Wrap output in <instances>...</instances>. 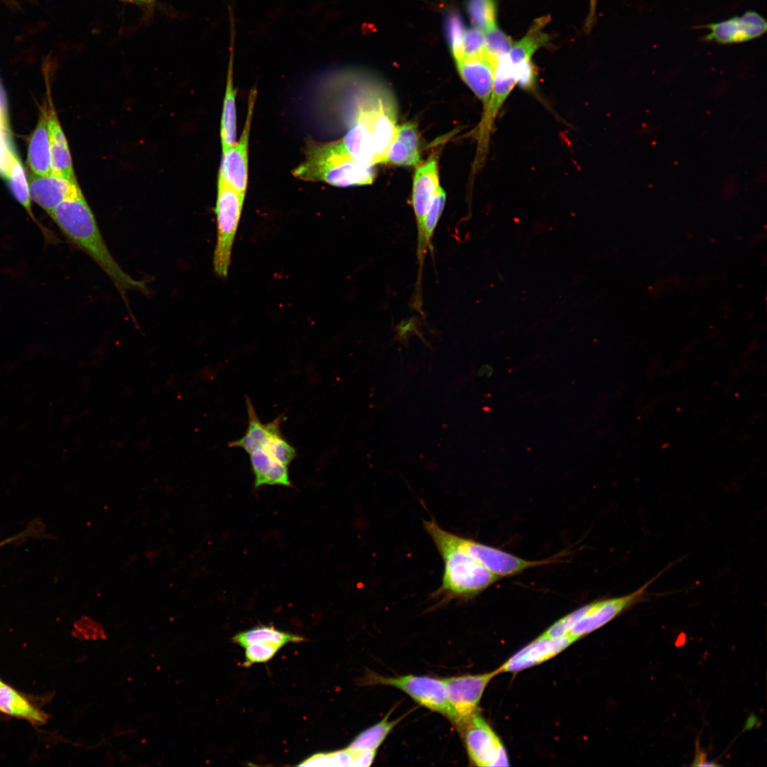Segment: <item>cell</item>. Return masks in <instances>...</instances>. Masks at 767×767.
<instances>
[{
	"label": "cell",
	"mask_w": 767,
	"mask_h": 767,
	"mask_svg": "<svg viewBox=\"0 0 767 767\" xmlns=\"http://www.w3.org/2000/svg\"><path fill=\"white\" fill-rule=\"evenodd\" d=\"M136 1L143 2V3H150V2H153L155 0H136Z\"/></svg>",
	"instance_id": "7bdbcfd3"
},
{
	"label": "cell",
	"mask_w": 767,
	"mask_h": 767,
	"mask_svg": "<svg viewBox=\"0 0 767 767\" xmlns=\"http://www.w3.org/2000/svg\"><path fill=\"white\" fill-rule=\"evenodd\" d=\"M401 719L389 720V714L376 724L359 734L346 748L352 754L377 751Z\"/></svg>",
	"instance_id": "4316f807"
},
{
	"label": "cell",
	"mask_w": 767,
	"mask_h": 767,
	"mask_svg": "<svg viewBox=\"0 0 767 767\" xmlns=\"http://www.w3.org/2000/svg\"><path fill=\"white\" fill-rule=\"evenodd\" d=\"M4 175L9 180V187L14 197L24 207L33 220L40 226V229L45 232V228L36 219L32 212L28 182L23 168L16 156L13 158Z\"/></svg>",
	"instance_id": "83f0119b"
},
{
	"label": "cell",
	"mask_w": 767,
	"mask_h": 767,
	"mask_svg": "<svg viewBox=\"0 0 767 767\" xmlns=\"http://www.w3.org/2000/svg\"><path fill=\"white\" fill-rule=\"evenodd\" d=\"M466 9L475 28L486 31L496 25L495 0H467Z\"/></svg>",
	"instance_id": "f546056e"
},
{
	"label": "cell",
	"mask_w": 767,
	"mask_h": 767,
	"mask_svg": "<svg viewBox=\"0 0 767 767\" xmlns=\"http://www.w3.org/2000/svg\"><path fill=\"white\" fill-rule=\"evenodd\" d=\"M233 50H231L227 72V86L221 120V141L222 152L236 142V93L233 80Z\"/></svg>",
	"instance_id": "603a6c76"
},
{
	"label": "cell",
	"mask_w": 767,
	"mask_h": 767,
	"mask_svg": "<svg viewBox=\"0 0 767 767\" xmlns=\"http://www.w3.org/2000/svg\"><path fill=\"white\" fill-rule=\"evenodd\" d=\"M420 163V134L417 125L407 121L397 126L385 163L417 166Z\"/></svg>",
	"instance_id": "d6986e66"
},
{
	"label": "cell",
	"mask_w": 767,
	"mask_h": 767,
	"mask_svg": "<svg viewBox=\"0 0 767 767\" xmlns=\"http://www.w3.org/2000/svg\"><path fill=\"white\" fill-rule=\"evenodd\" d=\"M256 88L251 90L248 99L246 121L238 142L222 152L218 180L239 192L245 194L248 184L249 140L253 111L256 98Z\"/></svg>",
	"instance_id": "7c38bea8"
},
{
	"label": "cell",
	"mask_w": 767,
	"mask_h": 767,
	"mask_svg": "<svg viewBox=\"0 0 767 767\" xmlns=\"http://www.w3.org/2000/svg\"><path fill=\"white\" fill-rule=\"evenodd\" d=\"M0 711L10 715L27 719L35 724H41L46 719L43 712L34 707L21 695L1 681Z\"/></svg>",
	"instance_id": "cb8c5ba5"
},
{
	"label": "cell",
	"mask_w": 767,
	"mask_h": 767,
	"mask_svg": "<svg viewBox=\"0 0 767 767\" xmlns=\"http://www.w3.org/2000/svg\"><path fill=\"white\" fill-rule=\"evenodd\" d=\"M485 38L482 31L477 28H469L464 35V58L479 55L484 51Z\"/></svg>",
	"instance_id": "8d00e7d4"
},
{
	"label": "cell",
	"mask_w": 767,
	"mask_h": 767,
	"mask_svg": "<svg viewBox=\"0 0 767 767\" xmlns=\"http://www.w3.org/2000/svg\"><path fill=\"white\" fill-rule=\"evenodd\" d=\"M245 648L244 667H250L254 663L269 661L278 651L279 647L264 642L251 643Z\"/></svg>",
	"instance_id": "d590c367"
},
{
	"label": "cell",
	"mask_w": 767,
	"mask_h": 767,
	"mask_svg": "<svg viewBox=\"0 0 767 767\" xmlns=\"http://www.w3.org/2000/svg\"><path fill=\"white\" fill-rule=\"evenodd\" d=\"M50 216L63 234L97 263L122 296L130 290H146L144 282L130 276L114 259L81 190L61 202Z\"/></svg>",
	"instance_id": "7a4b0ae2"
},
{
	"label": "cell",
	"mask_w": 767,
	"mask_h": 767,
	"mask_svg": "<svg viewBox=\"0 0 767 767\" xmlns=\"http://www.w3.org/2000/svg\"><path fill=\"white\" fill-rule=\"evenodd\" d=\"M246 409L249 417L248 428L246 433L240 439L230 442L229 447L242 448L248 454L261 449L276 435L281 434V425L285 415H280L273 421L263 424L257 416L250 398L246 396Z\"/></svg>",
	"instance_id": "ffe728a7"
},
{
	"label": "cell",
	"mask_w": 767,
	"mask_h": 767,
	"mask_svg": "<svg viewBox=\"0 0 767 767\" xmlns=\"http://www.w3.org/2000/svg\"><path fill=\"white\" fill-rule=\"evenodd\" d=\"M547 18L541 17L536 20L523 38L513 45L508 53L513 64L531 60L535 52L547 44L549 36L543 30Z\"/></svg>",
	"instance_id": "484cf974"
},
{
	"label": "cell",
	"mask_w": 767,
	"mask_h": 767,
	"mask_svg": "<svg viewBox=\"0 0 767 767\" xmlns=\"http://www.w3.org/2000/svg\"><path fill=\"white\" fill-rule=\"evenodd\" d=\"M691 766H719L720 765L717 764V763H714L713 761H709L707 759V758L706 754L702 749H700V746H698V745H697L695 756L693 763H692Z\"/></svg>",
	"instance_id": "60d3db41"
},
{
	"label": "cell",
	"mask_w": 767,
	"mask_h": 767,
	"mask_svg": "<svg viewBox=\"0 0 767 767\" xmlns=\"http://www.w3.org/2000/svg\"><path fill=\"white\" fill-rule=\"evenodd\" d=\"M578 639L569 634L553 638H537L521 648L500 667L499 673H517L553 658Z\"/></svg>",
	"instance_id": "9a60e30c"
},
{
	"label": "cell",
	"mask_w": 767,
	"mask_h": 767,
	"mask_svg": "<svg viewBox=\"0 0 767 767\" xmlns=\"http://www.w3.org/2000/svg\"><path fill=\"white\" fill-rule=\"evenodd\" d=\"M28 163L34 175L51 173V160L47 121L43 112L31 136L28 149Z\"/></svg>",
	"instance_id": "7402d4cb"
},
{
	"label": "cell",
	"mask_w": 767,
	"mask_h": 767,
	"mask_svg": "<svg viewBox=\"0 0 767 767\" xmlns=\"http://www.w3.org/2000/svg\"><path fill=\"white\" fill-rule=\"evenodd\" d=\"M303 152L304 161L292 171L300 180L340 187L369 185L374 180V166L357 161L341 139L318 142L309 138Z\"/></svg>",
	"instance_id": "277c9868"
},
{
	"label": "cell",
	"mask_w": 767,
	"mask_h": 767,
	"mask_svg": "<svg viewBox=\"0 0 767 767\" xmlns=\"http://www.w3.org/2000/svg\"><path fill=\"white\" fill-rule=\"evenodd\" d=\"M337 77L347 91L342 107L347 131L341 138L345 148L363 165L385 163L398 126L394 96L380 80L364 72H342Z\"/></svg>",
	"instance_id": "6da1fadb"
},
{
	"label": "cell",
	"mask_w": 767,
	"mask_h": 767,
	"mask_svg": "<svg viewBox=\"0 0 767 767\" xmlns=\"http://www.w3.org/2000/svg\"><path fill=\"white\" fill-rule=\"evenodd\" d=\"M440 186L437 153H435L425 163L417 165L413 182L411 204L418 230L417 254L420 273L427 252L424 241V221Z\"/></svg>",
	"instance_id": "30bf717a"
},
{
	"label": "cell",
	"mask_w": 767,
	"mask_h": 767,
	"mask_svg": "<svg viewBox=\"0 0 767 767\" xmlns=\"http://www.w3.org/2000/svg\"><path fill=\"white\" fill-rule=\"evenodd\" d=\"M516 85V78L513 63L508 54L503 55L498 60L491 93L486 106L484 108L483 117L478 126V151L474 164L477 168L482 164L486 153L489 134L494 119Z\"/></svg>",
	"instance_id": "9c48e42d"
},
{
	"label": "cell",
	"mask_w": 767,
	"mask_h": 767,
	"mask_svg": "<svg viewBox=\"0 0 767 767\" xmlns=\"http://www.w3.org/2000/svg\"><path fill=\"white\" fill-rule=\"evenodd\" d=\"M261 449L286 466L296 457L295 449L283 437L282 433L271 437Z\"/></svg>",
	"instance_id": "836d02e7"
},
{
	"label": "cell",
	"mask_w": 767,
	"mask_h": 767,
	"mask_svg": "<svg viewBox=\"0 0 767 767\" xmlns=\"http://www.w3.org/2000/svg\"><path fill=\"white\" fill-rule=\"evenodd\" d=\"M596 4H597V0H591V6H590V11H595Z\"/></svg>",
	"instance_id": "b9f144b4"
},
{
	"label": "cell",
	"mask_w": 767,
	"mask_h": 767,
	"mask_svg": "<svg viewBox=\"0 0 767 767\" xmlns=\"http://www.w3.org/2000/svg\"><path fill=\"white\" fill-rule=\"evenodd\" d=\"M249 455L255 477V487L263 485L292 486L288 466L278 462L261 449L253 452Z\"/></svg>",
	"instance_id": "44dd1931"
},
{
	"label": "cell",
	"mask_w": 767,
	"mask_h": 767,
	"mask_svg": "<svg viewBox=\"0 0 767 767\" xmlns=\"http://www.w3.org/2000/svg\"><path fill=\"white\" fill-rule=\"evenodd\" d=\"M376 751H361L354 755V766H369L374 761Z\"/></svg>",
	"instance_id": "ab89813d"
},
{
	"label": "cell",
	"mask_w": 767,
	"mask_h": 767,
	"mask_svg": "<svg viewBox=\"0 0 767 767\" xmlns=\"http://www.w3.org/2000/svg\"><path fill=\"white\" fill-rule=\"evenodd\" d=\"M75 632L86 639L96 640L106 636L102 626L88 616H82L75 622Z\"/></svg>",
	"instance_id": "f35d334b"
},
{
	"label": "cell",
	"mask_w": 767,
	"mask_h": 767,
	"mask_svg": "<svg viewBox=\"0 0 767 767\" xmlns=\"http://www.w3.org/2000/svg\"><path fill=\"white\" fill-rule=\"evenodd\" d=\"M484 38L485 51L498 60L501 56L508 55L514 45L511 38L497 25L487 30Z\"/></svg>",
	"instance_id": "d6a6232c"
},
{
	"label": "cell",
	"mask_w": 767,
	"mask_h": 767,
	"mask_svg": "<svg viewBox=\"0 0 767 767\" xmlns=\"http://www.w3.org/2000/svg\"><path fill=\"white\" fill-rule=\"evenodd\" d=\"M446 202V193L440 186L427 212L423 225L424 241L427 250H433L431 240L436 226L441 217Z\"/></svg>",
	"instance_id": "4dcf8cb0"
},
{
	"label": "cell",
	"mask_w": 767,
	"mask_h": 767,
	"mask_svg": "<svg viewBox=\"0 0 767 767\" xmlns=\"http://www.w3.org/2000/svg\"><path fill=\"white\" fill-rule=\"evenodd\" d=\"M298 766H354V756L347 749L327 753H318L306 758Z\"/></svg>",
	"instance_id": "1f68e13d"
},
{
	"label": "cell",
	"mask_w": 767,
	"mask_h": 767,
	"mask_svg": "<svg viewBox=\"0 0 767 767\" xmlns=\"http://www.w3.org/2000/svg\"><path fill=\"white\" fill-rule=\"evenodd\" d=\"M500 674L497 669L476 675L443 678L453 711V724L458 731L477 712L484 692L490 681Z\"/></svg>",
	"instance_id": "ba28073f"
},
{
	"label": "cell",
	"mask_w": 767,
	"mask_h": 767,
	"mask_svg": "<svg viewBox=\"0 0 767 767\" xmlns=\"http://www.w3.org/2000/svg\"><path fill=\"white\" fill-rule=\"evenodd\" d=\"M31 200L49 215L67 197L80 190L77 180H72L53 173L33 175L29 178Z\"/></svg>",
	"instance_id": "e0dca14e"
},
{
	"label": "cell",
	"mask_w": 767,
	"mask_h": 767,
	"mask_svg": "<svg viewBox=\"0 0 767 767\" xmlns=\"http://www.w3.org/2000/svg\"><path fill=\"white\" fill-rule=\"evenodd\" d=\"M444 28L450 51L455 62L464 58V26L459 12L450 8L444 17Z\"/></svg>",
	"instance_id": "f1b7e54d"
},
{
	"label": "cell",
	"mask_w": 767,
	"mask_h": 767,
	"mask_svg": "<svg viewBox=\"0 0 767 767\" xmlns=\"http://www.w3.org/2000/svg\"><path fill=\"white\" fill-rule=\"evenodd\" d=\"M364 684L386 685L399 689L420 705L442 714L451 723H454L453 711L442 678L415 675L385 677L369 672L364 680Z\"/></svg>",
	"instance_id": "8992f818"
},
{
	"label": "cell",
	"mask_w": 767,
	"mask_h": 767,
	"mask_svg": "<svg viewBox=\"0 0 767 767\" xmlns=\"http://www.w3.org/2000/svg\"><path fill=\"white\" fill-rule=\"evenodd\" d=\"M589 607V604L584 605L576 610L566 614L561 619H558L553 624H552L548 629H547L543 633H542L538 638H553L561 637L567 635L577 621L582 617Z\"/></svg>",
	"instance_id": "e575fe53"
},
{
	"label": "cell",
	"mask_w": 767,
	"mask_h": 767,
	"mask_svg": "<svg viewBox=\"0 0 767 767\" xmlns=\"http://www.w3.org/2000/svg\"><path fill=\"white\" fill-rule=\"evenodd\" d=\"M459 545L486 570L499 578L552 562L551 559L528 560L473 539L456 535Z\"/></svg>",
	"instance_id": "4fadbf2b"
},
{
	"label": "cell",
	"mask_w": 767,
	"mask_h": 767,
	"mask_svg": "<svg viewBox=\"0 0 767 767\" xmlns=\"http://www.w3.org/2000/svg\"><path fill=\"white\" fill-rule=\"evenodd\" d=\"M50 100L45 114L49 138L51 173L75 180L67 140Z\"/></svg>",
	"instance_id": "ac0fdd59"
},
{
	"label": "cell",
	"mask_w": 767,
	"mask_h": 767,
	"mask_svg": "<svg viewBox=\"0 0 767 767\" xmlns=\"http://www.w3.org/2000/svg\"><path fill=\"white\" fill-rule=\"evenodd\" d=\"M498 59L484 51L477 55L464 58L456 62L460 77L483 104L489 99Z\"/></svg>",
	"instance_id": "2e32d148"
},
{
	"label": "cell",
	"mask_w": 767,
	"mask_h": 767,
	"mask_svg": "<svg viewBox=\"0 0 767 767\" xmlns=\"http://www.w3.org/2000/svg\"><path fill=\"white\" fill-rule=\"evenodd\" d=\"M513 65L516 78V85L525 90H533L535 85L536 73L531 60H524Z\"/></svg>",
	"instance_id": "74e56055"
},
{
	"label": "cell",
	"mask_w": 767,
	"mask_h": 767,
	"mask_svg": "<svg viewBox=\"0 0 767 767\" xmlns=\"http://www.w3.org/2000/svg\"><path fill=\"white\" fill-rule=\"evenodd\" d=\"M122 1H129V0H122Z\"/></svg>",
	"instance_id": "f6af8a7d"
},
{
	"label": "cell",
	"mask_w": 767,
	"mask_h": 767,
	"mask_svg": "<svg viewBox=\"0 0 767 767\" xmlns=\"http://www.w3.org/2000/svg\"><path fill=\"white\" fill-rule=\"evenodd\" d=\"M459 731L464 741L469 758L474 766L489 767L510 765L504 744L479 711Z\"/></svg>",
	"instance_id": "52a82bcc"
},
{
	"label": "cell",
	"mask_w": 767,
	"mask_h": 767,
	"mask_svg": "<svg viewBox=\"0 0 767 767\" xmlns=\"http://www.w3.org/2000/svg\"><path fill=\"white\" fill-rule=\"evenodd\" d=\"M702 27L709 31L704 40L722 45L741 43L760 38L766 33V19L755 11Z\"/></svg>",
	"instance_id": "5bb4252c"
},
{
	"label": "cell",
	"mask_w": 767,
	"mask_h": 767,
	"mask_svg": "<svg viewBox=\"0 0 767 767\" xmlns=\"http://www.w3.org/2000/svg\"><path fill=\"white\" fill-rule=\"evenodd\" d=\"M232 640L243 648L251 643L264 642L273 644L281 648L287 643L302 642L305 641V638L277 630L273 626H259L238 633L232 637Z\"/></svg>",
	"instance_id": "d4e9b609"
},
{
	"label": "cell",
	"mask_w": 767,
	"mask_h": 767,
	"mask_svg": "<svg viewBox=\"0 0 767 767\" xmlns=\"http://www.w3.org/2000/svg\"><path fill=\"white\" fill-rule=\"evenodd\" d=\"M643 584L638 589L624 596L592 602L569 635L579 639L606 624L627 609L643 602L647 597L648 586L657 578Z\"/></svg>",
	"instance_id": "8fae6325"
},
{
	"label": "cell",
	"mask_w": 767,
	"mask_h": 767,
	"mask_svg": "<svg viewBox=\"0 0 767 767\" xmlns=\"http://www.w3.org/2000/svg\"><path fill=\"white\" fill-rule=\"evenodd\" d=\"M245 194L237 192L218 180L215 213L217 242L214 254V269L217 276L226 278L231 261V252L243 208Z\"/></svg>",
	"instance_id": "5b68a950"
},
{
	"label": "cell",
	"mask_w": 767,
	"mask_h": 767,
	"mask_svg": "<svg viewBox=\"0 0 767 767\" xmlns=\"http://www.w3.org/2000/svg\"><path fill=\"white\" fill-rule=\"evenodd\" d=\"M8 542H9V540H5V541H4V542H1V543H0V546H1V545H4L5 543H7Z\"/></svg>",
	"instance_id": "ee69618b"
},
{
	"label": "cell",
	"mask_w": 767,
	"mask_h": 767,
	"mask_svg": "<svg viewBox=\"0 0 767 767\" xmlns=\"http://www.w3.org/2000/svg\"><path fill=\"white\" fill-rule=\"evenodd\" d=\"M423 525L444 564L442 583L434 594L440 603L470 599L499 580L459 545L456 534L443 529L434 518L423 521Z\"/></svg>",
	"instance_id": "3957f363"
}]
</instances>
